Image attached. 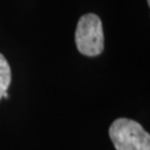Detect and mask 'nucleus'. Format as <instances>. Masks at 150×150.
<instances>
[{
	"label": "nucleus",
	"mask_w": 150,
	"mask_h": 150,
	"mask_svg": "<svg viewBox=\"0 0 150 150\" xmlns=\"http://www.w3.org/2000/svg\"><path fill=\"white\" fill-rule=\"evenodd\" d=\"M109 136L116 150H150V134L131 119H116L109 128Z\"/></svg>",
	"instance_id": "obj_1"
},
{
	"label": "nucleus",
	"mask_w": 150,
	"mask_h": 150,
	"mask_svg": "<svg viewBox=\"0 0 150 150\" xmlns=\"http://www.w3.org/2000/svg\"><path fill=\"white\" fill-rule=\"evenodd\" d=\"M11 82V70L8 61L0 54V100L7 92L8 87Z\"/></svg>",
	"instance_id": "obj_3"
},
{
	"label": "nucleus",
	"mask_w": 150,
	"mask_h": 150,
	"mask_svg": "<svg viewBox=\"0 0 150 150\" xmlns=\"http://www.w3.org/2000/svg\"><path fill=\"white\" fill-rule=\"evenodd\" d=\"M148 1V5H150V0H147Z\"/></svg>",
	"instance_id": "obj_4"
},
{
	"label": "nucleus",
	"mask_w": 150,
	"mask_h": 150,
	"mask_svg": "<svg viewBox=\"0 0 150 150\" xmlns=\"http://www.w3.org/2000/svg\"><path fill=\"white\" fill-rule=\"evenodd\" d=\"M76 45L79 52L88 57H96L103 51V30L100 18L95 13H87L78 21L76 29Z\"/></svg>",
	"instance_id": "obj_2"
}]
</instances>
